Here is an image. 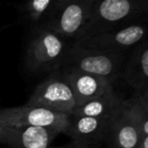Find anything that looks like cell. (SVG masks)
<instances>
[{"label": "cell", "mask_w": 148, "mask_h": 148, "mask_svg": "<svg viewBox=\"0 0 148 148\" xmlns=\"http://www.w3.org/2000/svg\"><path fill=\"white\" fill-rule=\"evenodd\" d=\"M145 36L146 25L141 23L75 42L72 46L81 49L128 54V52L132 51L135 46L145 39Z\"/></svg>", "instance_id": "cell-6"}, {"label": "cell", "mask_w": 148, "mask_h": 148, "mask_svg": "<svg viewBox=\"0 0 148 148\" xmlns=\"http://www.w3.org/2000/svg\"><path fill=\"white\" fill-rule=\"evenodd\" d=\"M61 0H31L15 4L17 21L27 31L48 27Z\"/></svg>", "instance_id": "cell-13"}, {"label": "cell", "mask_w": 148, "mask_h": 148, "mask_svg": "<svg viewBox=\"0 0 148 148\" xmlns=\"http://www.w3.org/2000/svg\"><path fill=\"white\" fill-rule=\"evenodd\" d=\"M72 43L50 27L29 32L25 49V65L35 75H49L65 64Z\"/></svg>", "instance_id": "cell-2"}, {"label": "cell", "mask_w": 148, "mask_h": 148, "mask_svg": "<svg viewBox=\"0 0 148 148\" xmlns=\"http://www.w3.org/2000/svg\"><path fill=\"white\" fill-rule=\"evenodd\" d=\"M121 101L122 97L113 91L77 106L71 114L83 117L110 118L119 107Z\"/></svg>", "instance_id": "cell-14"}, {"label": "cell", "mask_w": 148, "mask_h": 148, "mask_svg": "<svg viewBox=\"0 0 148 148\" xmlns=\"http://www.w3.org/2000/svg\"><path fill=\"white\" fill-rule=\"evenodd\" d=\"M4 128H5V125H4V123H3L2 119H1V116H0V132L2 131Z\"/></svg>", "instance_id": "cell-18"}, {"label": "cell", "mask_w": 148, "mask_h": 148, "mask_svg": "<svg viewBox=\"0 0 148 148\" xmlns=\"http://www.w3.org/2000/svg\"><path fill=\"white\" fill-rule=\"evenodd\" d=\"M51 148H77L76 146H74L72 143L67 144V145H62V146H52Z\"/></svg>", "instance_id": "cell-17"}, {"label": "cell", "mask_w": 148, "mask_h": 148, "mask_svg": "<svg viewBox=\"0 0 148 148\" xmlns=\"http://www.w3.org/2000/svg\"><path fill=\"white\" fill-rule=\"evenodd\" d=\"M25 106L39 107L55 113L69 115L75 107L73 92L64 78L62 71H56L47 75L35 88Z\"/></svg>", "instance_id": "cell-4"}, {"label": "cell", "mask_w": 148, "mask_h": 148, "mask_svg": "<svg viewBox=\"0 0 148 148\" xmlns=\"http://www.w3.org/2000/svg\"><path fill=\"white\" fill-rule=\"evenodd\" d=\"M123 106L135 121L140 137L148 136V89L134 91L130 99H123Z\"/></svg>", "instance_id": "cell-15"}, {"label": "cell", "mask_w": 148, "mask_h": 148, "mask_svg": "<svg viewBox=\"0 0 148 148\" xmlns=\"http://www.w3.org/2000/svg\"><path fill=\"white\" fill-rule=\"evenodd\" d=\"M140 134L135 121L123 106V99L109 124L106 143L109 148H137Z\"/></svg>", "instance_id": "cell-11"}, {"label": "cell", "mask_w": 148, "mask_h": 148, "mask_svg": "<svg viewBox=\"0 0 148 148\" xmlns=\"http://www.w3.org/2000/svg\"><path fill=\"white\" fill-rule=\"evenodd\" d=\"M6 27H7V25H6V27H0V33H1L2 31H4V29H6Z\"/></svg>", "instance_id": "cell-19"}, {"label": "cell", "mask_w": 148, "mask_h": 148, "mask_svg": "<svg viewBox=\"0 0 148 148\" xmlns=\"http://www.w3.org/2000/svg\"><path fill=\"white\" fill-rule=\"evenodd\" d=\"M95 0H61L49 27L72 44L79 40Z\"/></svg>", "instance_id": "cell-5"}, {"label": "cell", "mask_w": 148, "mask_h": 148, "mask_svg": "<svg viewBox=\"0 0 148 148\" xmlns=\"http://www.w3.org/2000/svg\"><path fill=\"white\" fill-rule=\"evenodd\" d=\"M137 148H148V136H142V137H140Z\"/></svg>", "instance_id": "cell-16"}, {"label": "cell", "mask_w": 148, "mask_h": 148, "mask_svg": "<svg viewBox=\"0 0 148 148\" xmlns=\"http://www.w3.org/2000/svg\"><path fill=\"white\" fill-rule=\"evenodd\" d=\"M127 55L128 54L125 53L81 49L72 46L63 67L75 68L80 71L103 77L114 86L121 77V72L127 59Z\"/></svg>", "instance_id": "cell-3"}, {"label": "cell", "mask_w": 148, "mask_h": 148, "mask_svg": "<svg viewBox=\"0 0 148 148\" xmlns=\"http://www.w3.org/2000/svg\"><path fill=\"white\" fill-rule=\"evenodd\" d=\"M121 77L134 91L148 89V42L146 39L132 49L124 63Z\"/></svg>", "instance_id": "cell-12"}, {"label": "cell", "mask_w": 148, "mask_h": 148, "mask_svg": "<svg viewBox=\"0 0 148 148\" xmlns=\"http://www.w3.org/2000/svg\"><path fill=\"white\" fill-rule=\"evenodd\" d=\"M147 13V0H95L78 41L141 23Z\"/></svg>", "instance_id": "cell-1"}, {"label": "cell", "mask_w": 148, "mask_h": 148, "mask_svg": "<svg viewBox=\"0 0 148 148\" xmlns=\"http://www.w3.org/2000/svg\"><path fill=\"white\" fill-rule=\"evenodd\" d=\"M0 116L4 125L7 127L33 126L56 129L63 133L67 125V115L25 105L1 110Z\"/></svg>", "instance_id": "cell-8"}, {"label": "cell", "mask_w": 148, "mask_h": 148, "mask_svg": "<svg viewBox=\"0 0 148 148\" xmlns=\"http://www.w3.org/2000/svg\"><path fill=\"white\" fill-rule=\"evenodd\" d=\"M61 131L50 128L17 126L7 127L0 132V144L7 148H51Z\"/></svg>", "instance_id": "cell-9"}, {"label": "cell", "mask_w": 148, "mask_h": 148, "mask_svg": "<svg viewBox=\"0 0 148 148\" xmlns=\"http://www.w3.org/2000/svg\"><path fill=\"white\" fill-rule=\"evenodd\" d=\"M111 117L92 118L69 114L63 133L69 136L71 143L77 148H99L106 141Z\"/></svg>", "instance_id": "cell-7"}, {"label": "cell", "mask_w": 148, "mask_h": 148, "mask_svg": "<svg viewBox=\"0 0 148 148\" xmlns=\"http://www.w3.org/2000/svg\"><path fill=\"white\" fill-rule=\"evenodd\" d=\"M60 70L73 92L76 107L95 97L115 91L113 85L103 77L75 68L63 67Z\"/></svg>", "instance_id": "cell-10"}]
</instances>
